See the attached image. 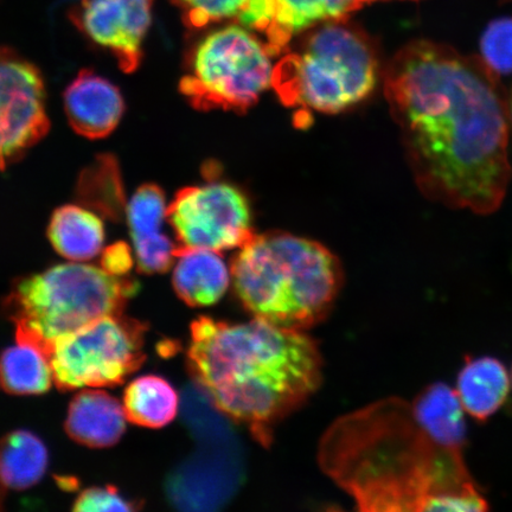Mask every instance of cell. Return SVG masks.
<instances>
[{"label": "cell", "instance_id": "6da1fadb", "mask_svg": "<svg viewBox=\"0 0 512 512\" xmlns=\"http://www.w3.org/2000/svg\"><path fill=\"white\" fill-rule=\"evenodd\" d=\"M384 95L428 200L489 215L511 181L509 100L477 56L414 41L390 61Z\"/></svg>", "mask_w": 512, "mask_h": 512}, {"label": "cell", "instance_id": "7a4b0ae2", "mask_svg": "<svg viewBox=\"0 0 512 512\" xmlns=\"http://www.w3.org/2000/svg\"><path fill=\"white\" fill-rule=\"evenodd\" d=\"M319 465L362 511H483L463 453L439 445L412 403L384 399L342 416L320 441Z\"/></svg>", "mask_w": 512, "mask_h": 512}, {"label": "cell", "instance_id": "3957f363", "mask_svg": "<svg viewBox=\"0 0 512 512\" xmlns=\"http://www.w3.org/2000/svg\"><path fill=\"white\" fill-rule=\"evenodd\" d=\"M189 370L214 406L246 426L262 446L322 383L323 358L304 331L253 318L198 317L190 326Z\"/></svg>", "mask_w": 512, "mask_h": 512}, {"label": "cell", "instance_id": "277c9868", "mask_svg": "<svg viewBox=\"0 0 512 512\" xmlns=\"http://www.w3.org/2000/svg\"><path fill=\"white\" fill-rule=\"evenodd\" d=\"M232 284L251 315L305 331L329 315L341 291V262L316 241L283 232L255 235L240 248Z\"/></svg>", "mask_w": 512, "mask_h": 512}, {"label": "cell", "instance_id": "5b68a950", "mask_svg": "<svg viewBox=\"0 0 512 512\" xmlns=\"http://www.w3.org/2000/svg\"><path fill=\"white\" fill-rule=\"evenodd\" d=\"M138 290L134 279L75 262L17 279L2 310L16 326L17 341L48 356L59 339L102 317L124 313Z\"/></svg>", "mask_w": 512, "mask_h": 512}, {"label": "cell", "instance_id": "8992f818", "mask_svg": "<svg viewBox=\"0 0 512 512\" xmlns=\"http://www.w3.org/2000/svg\"><path fill=\"white\" fill-rule=\"evenodd\" d=\"M379 70L370 38L343 19L311 32L275 64L272 86L287 106L338 113L373 93Z\"/></svg>", "mask_w": 512, "mask_h": 512}, {"label": "cell", "instance_id": "52a82bcc", "mask_svg": "<svg viewBox=\"0 0 512 512\" xmlns=\"http://www.w3.org/2000/svg\"><path fill=\"white\" fill-rule=\"evenodd\" d=\"M274 56L245 28L215 30L192 51L179 91L200 111H246L272 86Z\"/></svg>", "mask_w": 512, "mask_h": 512}, {"label": "cell", "instance_id": "ba28073f", "mask_svg": "<svg viewBox=\"0 0 512 512\" xmlns=\"http://www.w3.org/2000/svg\"><path fill=\"white\" fill-rule=\"evenodd\" d=\"M147 325L120 313L102 317L57 341L48 352L62 392L124 383L143 366Z\"/></svg>", "mask_w": 512, "mask_h": 512}, {"label": "cell", "instance_id": "9c48e42d", "mask_svg": "<svg viewBox=\"0 0 512 512\" xmlns=\"http://www.w3.org/2000/svg\"><path fill=\"white\" fill-rule=\"evenodd\" d=\"M179 247L222 252L254 236L251 207L234 185L210 182L179 190L166 210Z\"/></svg>", "mask_w": 512, "mask_h": 512}, {"label": "cell", "instance_id": "30bf717a", "mask_svg": "<svg viewBox=\"0 0 512 512\" xmlns=\"http://www.w3.org/2000/svg\"><path fill=\"white\" fill-rule=\"evenodd\" d=\"M49 128L40 70L16 51L0 48V171L40 143Z\"/></svg>", "mask_w": 512, "mask_h": 512}, {"label": "cell", "instance_id": "8fae6325", "mask_svg": "<svg viewBox=\"0 0 512 512\" xmlns=\"http://www.w3.org/2000/svg\"><path fill=\"white\" fill-rule=\"evenodd\" d=\"M153 0H81L70 18L89 40L110 50L125 73L143 60V43L152 22Z\"/></svg>", "mask_w": 512, "mask_h": 512}, {"label": "cell", "instance_id": "7c38bea8", "mask_svg": "<svg viewBox=\"0 0 512 512\" xmlns=\"http://www.w3.org/2000/svg\"><path fill=\"white\" fill-rule=\"evenodd\" d=\"M166 210L164 191L152 183L142 185L127 206V222L140 273H165L174 265L178 245L163 233Z\"/></svg>", "mask_w": 512, "mask_h": 512}, {"label": "cell", "instance_id": "4fadbf2b", "mask_svg": "<svg viewBox=\"0 0 512 512\" xmlns=\"http://www.w3.org/2000/svg\"><path fill=\"white\" fill-rule=\"evenodd\" d=\"M64 110L73 130L88 139H102L118 127L125 102L117 86L83 69L64 92Z\"/></svg>", "mask_w": 512, "mask_h": 512}, {"label": "cell", "instance_id": "5bb4252c", "mask_svg": "<svg viewBox=\"0 0 512 512\" xmlns=\"http://www.w3.org/2000/svg\"><path fill=\"white\" fill-rule=\"evenodd\" d=\"M127 416L120 402L102 390H82L70 402L66 432L76 443L107 448L119 443Z\"/></svg>", "mask_w": 512, "mask_h": 512}, {"label": "cell", "instance_id": "9a60e30c", "mask_svg": "<svg viewBox=\"0 0 512 512\" xmlns=\"http://www.w3.org/2000/svg\"><path fill=\"white\" fill-rule=\"evenodd\" d=\"M176 260L172 284L185 304L191 307L214 305L228 291L232 271L220 252L178 246Z\"/></svg>", "mask_w": 512, "mask_h": 512}, {"label": "cell", "instance_id": "2e32d148", "mask_svg": "<svg viewBox=\"0 0 512 512\" xmlns=\"http://www.w3.org/2000/svg\"><path fill=\"white\" fill-rule=\"evenodd\" d=\"M510 376L497 358H467L457 381L464 411L478 421L491 418L508 398Z\"/></svg>", "mask_w": 512, "mask_h": 512}, {"label": "cell", "instance_id": "e0dca14e", "mask_svg": "<svg viewBox=\"0 0 512 512\" xmlns=\"http://www.w3.org/2000/svg\"><path fill=\"white\" fill-rule=\"evenodd\" d=\"M421 425L437 443L452 452L463 453L466 445L464 408L456 390L434 383L412 402Z\"/></svg>", "mask_w": 512, "mask_h": 512}, {"label": "cell", "instance_id": "ac0fdd59", "mask_svg": "<svg viewBox=\"0 0 512 512\" xmlns=\"http://www.w3.org/2000/svg\"><path fill=\"white\" fill-rule=\"evenodd\" d=\"M277 14L266 35L275 55L283 53L294 35L319 23L343 21L362 8L361 0H275Z\"/></svg>", "mask_w": 512, "mask_h": 512}, {"label": "cell", "instance_id": "d6986e66", "mask_svg": "<svg viewBox=\"0 0 512 512\" xmlns=\"http://www.w3.org/2000/svg\"><path fill=\"white\" fill-rule=\"evenodd\" d=\"M48 238L64 258L75 262L91 260L104 248V222L92 211L68 204L51 216Z\"/></svg>", "mask_w": 512, "mask_h": 512}, {"label": "cell", "instance_id": "ffe728a7", "mask_svg": "<svg viewBox=\"0 0 512 512\" xmlns=\"http://www.w3.org/2000/svg\"><path fill=\"white\" fill-rule=\"evenodd\" d=\"M48 465L47 446L36 434L17 430L0 440V482L5 489L32 488L46 475Z\"/></svg>", "mask_w": 512, "mask_h": 512}, {"label": "cell", "instance_id": "44dd1931", "mask_svg": "<svg viewBox=\"0 0 512 512\" xmlns=\"http://www.w3.org/2000/svg\"><path fill=\"white\" fill-rule=\"evenodd\" d=\"M179 396L172 384L157 375L140 376L128 384L124 394L127 420L147 428H162L174 421Z\"/></svg>", "mask_w": 512, "mask_h": 512}, {"label": "cell", "instance_id": "7402d4cb", "mask_svg": "<svg viewBox=\"0 0 512 512\" xmlns=\"http://www.w3.org/2000/svg\"><path fill=\"white\" fill-rule=\"evenodd\" d=\"M54 382L49 358L34 345L18 342L0 355V386L12 395H41Z\"/></svg>", "mask_w": 512, "mask_h": 512}, {"label": "cell", "instance_id": "603a6c76", "mask_svg": "<svg viewBox=\"0 0 512 512\" xmlns=\"http://www.w3.org/2000/svg\"><path fill=\"white\" fill-rule=\"evenodd\" d=\"M482 60L497 75L512 74V17L492 21L480 38Z\"/></svg>", "mask_w": 512, "mask_h": 512}, {"label": "cell", "instance_id": "cb8c5ba5", "mask_svg": "<svg viewBox=\"0 0 512 512\" xmlns=\"http://www.w3.org/2000/svg\"><path fill=\"white\" fill-rule=\"evenodd\" d=\"M182 11L183 22L192 30L224 19L238 18L248 0H171Z\"/></svg>", "mask_w": 512, "mask_h": 512}, {"label": "cell", "instance_id": "d4e9b609", "mask_svg": "<svg viewBox=\"0 0 512 512\" xmlns=\"http://www.w3.org/2000/svg\"><path fill=\"white\" fill-rule=\"evenodd\" d=\"M142 502L132 501L120 494L114 486H94L89 488L76 498L73 505L74 511H137L142 509Z\"/></svg>", "mask_w": 512, "mask_h": 512}, {"label": "cell", "instance_id": "484cf974", "mask_svg": "<svg viewBox=\"0 0 512 512\" xmlns=\"http://www.w3.org/2000/svg\"><path fill=\"white\" fill-rule=\"evenodd\" d=\"M275 14H277L275 0H248L245 9L236 19L246 29L260 31L266 36L273 27Z\"/></svg>", "mask_w": 512, "mask_h": 512}, {"label": "cell", "instance_id": "4316f807", "mask_svg": "<svg viewBox=\"0 0 512 512\" xmlns=\"http://www.w3.org/2000/svg\"><path fill=\"white\" fill-rule=\"evenodd\" d=\"M134 264L133 253L126 242L120 241L105 248L101 256V268L114 277H127Z\"/></svg>", "mask_w": 512, "mask_h": 512}, {"label": "cell", "instance_id": "83f0119b", "mask_svg": "<svg viewBox=\"0 0 512 512\" xmlns=\"http://www.w3.org/2000/svg\"><path fill=\"white\" fill-rule=\"evenodd\" d=\"M5 486L0 482V509L3 508L4 498H5Z\"/></svg>", "mask_w": 512, "mask_h": 512}, {"label": "cell", "instance_id": "f1b7e54d", "mask_svg": "<svg viewBox=\"0 0 512 512\" xmlns=\"http://www.w3.org/2000/svg\"><path fill=\"white\" fill-rule=\"evenodd\" d=\"M509 119H510V124L512 126V95H511V99L509 101Z\"/></svg>", "mask_w": 512, "mask_h": 512}, {"label": "cell", "instance_id": "f546056e", "mask_svg": "<svg viewBox=\"0 0 512 512\" xmlns=\"http://www.w3.org/2000/svg\"><path fill=\"white\" fill-rule=\"evenodd\" d=\"M361 2L364 4V3H367V2H373V0H361Z\"/></svg>", "mask_w": 512, "mask_h": 512}, {"label": "cell", "instance_id": "4dcf8cb0", "mask_svg": "<svg viewBox=\"0 0 512 512\" xmlns=\"http://www.w3.org/2000/svg\"><path fill=\"white\" fill-rule=\"evenodd\" d=\"M511 383H512V371H511Z\"/></svg>", "mask_w": 512, "mask_h": 512}, {"label": "cell", "instance_id": "1f68e13d", "mask_svg": "<svg viewBox=\"0 0 512 512\" xmlns=\"http://www.w3.org/2000/svg\"><path fill=\"white\" fill-rule=\"evenodd\" d=\"M510 2H512V0H510Z\"/></svg>", "mask_w": 512, "mask_h": 512}]
</instances>
